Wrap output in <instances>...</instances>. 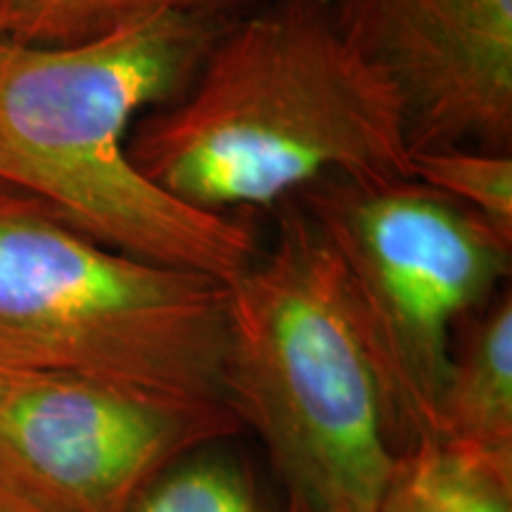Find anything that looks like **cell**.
<instances>
[{
    "instance_id": "7c38bea8",
    "label": "cell",
    "mask_w": 512,
    "mask_h": 512,
    "mask_svg": "<svg viewBox=\"0 0 512 512\" xmlns=\"http://www.w3.org/2000/svg\"><path fill=\"white\" fill-rule=\"evenodd\" d=\"M207 448L164 472L126 512H271L245 467Z\"/></svg>"
},
{
    "instance_id": "277c9868",
    "label": "cell",
    "mask_w": 512,
    "mask_h": 512,
    "mask_svg": "<svg viewBox=\"0 0 512 512\" xmlns=\"http://www.w3.org/2000/svg\"><path fill=\"white\" fill-rule=\"evenodd\" d=\"M226 356L223 280L102 245L24 192L0 200V366L228 406Z\"/></svg>"
},
{
    "instance_id": "6da1fadb",
    "label": "cell",
    "mask_w": 512,
    "mask_h": 512,
    "mask_svg": "<svg viewBox=\"0 0 512 512\" xmlns=\"http://www.w3.org/2000/svg\"><path fill=\"white\" fill-rule=\"evenodd\" d=\"M128 157L174 200L233 216L328 176L411 178L413 150L394 83L328 0H259L223 22L174 100L136 121Z\"/></svg>"
},
{
    "instance_id": "7a4b0ae2",
    "label": "cell",
    "mask_w": 512,
    "mask_h": 512,
    "mask_svg": "<svg viewBox=\"0 0 512 512\" xmlns=\"http://www.w3.org/2000/svg\"><path fill=\"white\" fill-rule=\"evenodd\" d=\"M223 22L169 15L64 48L0 38V183L102 245L230 283L259 254L254 230L174 200L128 157L136 121L188 86Z\"/></svg>"
},
{
    "instance_id": "9c48e42d",
    "label": "cell",
    "mask_w": 512,
    "mask_h": 512,
    "mask_svg": "<svg viewBox=\"0 0 512 512\" xmlns=\"http://www.w3.org/2000/svg\"><path fill=\"white\" fill-rule=\"evenodd\" d=\"M375 512H512V458L420 437L396 456Z\"/></svg>"
},
{
    "instance_id": "5b68a950",
    "label": "cell",
    "mask_w": 512,
    "mask_h": 512,
    "mask_svg": "<svg viewBox=\"0 0 512 512\" xmlns=\"http://www.w3.org/2000/svg\"><path fill=\"white\" fill-rule=\"evenodd\" d=\"M294 202L335 254L392 427L434 437L453 325L508 278L512 238L415 178L328 176Z\"/></svg>"
},
{
    "instance_id": "5bb4252c",
    "label": "cell",
    "mask_w": 512,
    "mask_h": 512,
    "mask_svg": "<svg viewBox=\"0 0 512 512\" xmlns=\"http://www.w3.org/2000/svg\"><path fill=\"white\" fill-rule=\"evenodd\" d=\"M15 192H19V190H15V188H10V185H3V183H0V200H5V197L15 195Z\"/></svg>"
},
{
    "instance_id": "8992f818",
    "label": "cell",
    "mask_w": 512,
    "mask_h": 512,
    "mask_svg": "<svg viewBox=\"0 0 512 512\" xmlns=\"http://www.w3.org/2000/svg\"><path fill=\"white\" fill-rule=\"evenodd\" d=\"M240 427L226 403L0 366V484L43 512H126Z\"/></svg>"
},
{
    "instance_id": "52a82bcc",
    "label": "cell",
    "mask_w": 512,
    "mask_h": 512,
    "mask_svg": "<svg viewBox=\"0 0 512 512\" xmlns=\"http://www.w3.org/2000/svg\"><path fill=\"white\" fill-rule=\"evenodd\" d=\"M394 83L411 150H510L512 0H328Z\"/></svg>"
},
{
    "instance_id": "8fae6325",
    "label": "cell",
    "mask_w": 512,
    "mask_h": 512,
    "mask_svg": "<svg viewBox=\"0 0 512 512\" xmlns=\"http://www.w3.org/2000/svg\"><path fill=\"white\" fill-rule=\"evenodd\" d=\"M411 178L463 204L512 238V157L510 150L446 145L418 150Z\"/></svg>"
},
{
    "instance_id": "30bf717a",
    "label": "cell",
    "mask_w": 512,
    "mask_h": 512,
    "mask_svg": "<svg viewBox=\"0 0 512 512\" xmlns=\"http://www.w3.org/2000/svg\"><path fill=\"white\" fill-rule=\"evenodd\" d=\"M259 0H0V38L64 48L169 15L235 17Z\"/></svg>"
},
{
    "instance_id": "ba28073f",
    "label": "cell",
    "mask_w": 512,
    "mask_h": 512,
    "mask_svg": "<svg viewBox=\"0 0 512 512\" xmlns=\"http://www.w3.org/2000/svg\"><path fill=\"white\" fill-rule=\"evenodd\" d=\"M491 456L512 458V299L505 292L453 351L437 432Z\"/></svg>"
},
{
    "instance_id": "4fadbf2b",
    "label": "cell",
    "mask_w": 512,
    "mask_h": 512,
    "mask_svg": "<svg viewBox=\"0 0 512 512\" xmlns=\"http://www.w3.org/2000/svg\"><path fill=\"white\" fill-rule=\"evenodd\" d=\"M0 512H43L0 484Z\"/></svg>"
},
{
    "instance_id": "3957f363",
    "label": "cell",
    "mask_w": 512,
    "mask_h": 512,
    "mask_svg": "<svg viewBox=\"0 0 512 512\" xmlns=\"http://www.w3.org/2000/svg\"><path fill=\"white\" fill-rule=\"evenodd\" d=\"M228 290V406L306 512H375L392 420L335 254L297 202Z\"/></svg>"
}]
</instances>
